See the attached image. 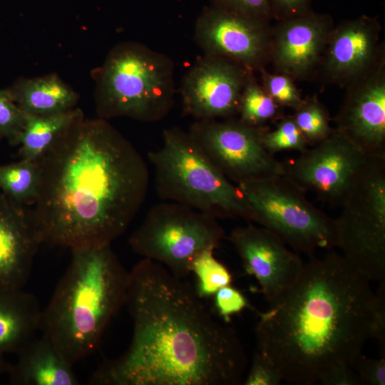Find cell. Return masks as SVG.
I'll use <instances>...</instances> for the list:
<instances>
[{
    "instance_id": "83f0119b",
    "label": "cell",
    "mask_w": 385,
    "mask_h": 385,
    "mask_svg": "<svg viewBox=\"0 0 385 385\" xmlns=\"http://www.w3.org/2000/svg\"><path fill=\"white\" fill-rule=\"evenodd\" d=\"M26 113L14 101L7 88L0 89V135L11 145H19Z\"/></svg>"
},
{
    "instance_id": "4dcf8cb0",
    "label": "cell",
    "mask_w": 385,
    "mask_h": 385,
    "mask_svg": "<svg viewBox=\"0 0 385 385\" xmlns=\"http://www.w3.org/2000/svg\"><path fill=\"white\" fill-rule=\"evenodd\" d=\"M283 381L277 368L262 354L257 351L245 380V385H279Z\"/></svg>"
},
{
    "instance_id": "9a60e30c",
    "label": "cell",
    "mask_w": 385,
    "mask_h": 385,
    "mask_svg": "<svg viewBox=\"0 0 385 385\" xmlns=\"http://www.w3.org/2000/svg\"><path fill=\"white\" fill-rule=\"evenodd\" d=\"M229 240L247 273L258 281L271 303L298 279L304 262L277 235L263 227L249 224L234 229Z\"/></svg>"
},
{
    "instance_id": "3957f363",
    "label": "cell",
    "mask_w": 385,
    "mask_h": 385,
    "mask_svg": "<svg viewBox=\"0 0 385 385\" xmlns=\"http://www.w3.org/2000/svg\"><path fill=\"white\" fill-rule=\"evenodd\" d=\"M375 299L370 281L343 255H309L297 281L259 314L257 351L283 381L315 384L327 367L361 353Z\"/></svg>"
},
{
    "instance_id": "7402d4cb",
    "label": "cell",
    "mask_w": 385,
    "mask_h": 385,
    "mask_svg": "<svg viewBox=\"0 0 385 385\" xmlns=\"http://www.w3.org/2000/svg\"><path fill=\"white\" fill-rule=\"evenodd\" d=\"M83 118V112L76 107L51 115L26 113L25 125L19 144L21 159L36 161L61 134Z\"/></svg>"
},
{
    "instance_id": "e575fe53",
    "label": "cell",
    "mask_w": 385,
    "mask_h": 385,
    "mask_svg": "<svg viewBox=\"0 0 385 385\" xmlns=\"http://www.w3.org/2000/svg\"><path fill=\"white\" fill-rule=\"evenodd\" d=\"M381 284L376 294L375 306L371 327V338L379 342L381 356L385 357V283Z\"/></svg>"
},
{
    "instance_id": "2e32d148",
    "label": "cell",
    "mask_w": 385,
    "mask_h": 385,
    "mask_svg": "<svg viewBox=\"0 0 385 385\" xmlns=\"http://www.w3.org/2000/svg\"><path fill=\"white\" fill-rule=\"evenodd\" d=\"M334 27L329 15L312 11L277 21L272 26L270 52L276 71L293 80L317 76Z\"/></svg>"
},
{
    "instance_id": "d6986e66",
    "label": "cell",
    "mask_w": 385,
    "mask_h": 385,
    "mask_svg": "<svg viewBox=\"0 0 385 385\" xmlns=\"http://www.w3.org/2000/svg\"><path fill=\"white\" fill-rule=\"evenodd\" d=\"M8 371L14 385H78L70 362L44 334L29 341L16 354Z\"/></svg>"
},
{
    "instance_id": "8fae6325",
    "label": "cell",
    "mask_w": 385,
    "mask_h": 385,
    "mask_svg": "<svg viewBox=\"0 0 385 385\" xmlns=\"http://www.w3.org/2000/svg\"><path fill=\"white\" fill-rule=\"evenodd\" d=\"M368 156L336 128L324 140L284 164V175L303 191H312L330 205L341 206Z\"/></svg>"
},
{
    "instance_id": "d4e9b609",
    "label": "cell",
    "mask_w": 385,
    "mask_h": 385,
    "mask_svg": "<svg viewBox=\"0 0 385 385\" xmlns=\"http://www.w3.org/2000/svg\"><path fill=\"white\" fill-rule=\"evenodd\" d=\"M292 116L309 146L322 141L334 130L327 108L316 96L302 99Z\"/></svg>"
},
{
    "instance_id": "836d02e7",
    "label": "cell",
    "mask_w": 385,
    "mask_h": 385,
    "mask_svg": "<svg viewBox=\"0 0 385 385\" xmlns=\"http://www.w3.org/2000/svg\"><path fill=\"white\" fill-rule=\"evenodd\" d=\"M317 382L323 385H361L357 374L347 362H337L327 367Z\"/></svg>"
},
{
    "instance_id": "f546056e",
    "label": "cell",
    "mask_w": 385,
    "mask_h": 385,
    "mask_svg": "<svg viewBox=\"0 0 385 385\" xmlns=\"http://www.w3.org/2000/svg\"><path fill=\"white\" fill-rule=\"evenodd\" d=\"M210 6L227 12L270 21V0H210Z\"/></svg>"
},
{
    "instance_id": "603a6c76",
    "label": "cell",
    "mask_w": 385,
    "mask_h": 385,
    "mask_svg": "<svg viewBox=\"0 0 385 385\" xmlns=\"http://www.w3.org/2000/svg\"><path fill=\"white\" fill-rule=\"evenodd\" d=\"M41 173L37 161H20L0 165V189L14 202L34 205L39 191Z\"/></svg>"
},
{
    "instance_id": "74e56055",
    "label": "cell",
    "mask_w": 385,
    "mask_h": 385,
    "mask_svg": "<svg viewBox=\"0 0 385 385\" xmlns=\"http://www.w3.org/2000/svg\"><path fill=\"white\" fill-rule=\"evenodd\" d=\"M1 139H3V138H2V137L1 136V135H0V141H1Z\"/></svg>"
},
{
    "instance_id": "ba28073f",
    "label": "cell",
    "mask_w": 385,
    "mask_h": 385,
    "mask_svg": "<svg viewBox=\"0 0 385 385\" xmlns=\"http://www.w3.org/2000/svg\"><path fill=\"white\" fill-rule=\"evenodd\" d=\"M334 219L337 247L370 282L385 279V158L371 159Z\"/></svg>"
},
{
    "instance_id": "ac0fdd59",
    "label": "cell",
    "mask_w": 385,
    "mask_h": 385,
    "mask_svg": "<svg viewBox=\"0 0 385 385\" xmlns=\"http://www.w3.org/2000/svg\"><path fill=\"white\" fill-rule=\"evenodd\" d=\"M43 243L33 208L0 193V292L22 289Z\"/></svg>"
},
{
    "instance_id": "7a4b0ae2",
    "label": "cell",
    "mask_w": 385,
    "mask_h": 385,
    "mask_svg": "<svg viewBox=\"0 0 385 385\" xmlns=\"http://www.w3.org/2000/svg\"><path fill=\"white\" fill-rule=\"evenodd\" d=\"M36 161L41 179L32 208L43 243L53 246L111 245L147 195L145 159L103 118L74 123Z\"/></svg>"
},
{
    "instance_id": "6da1fadb",
    "label": "cell",
    "mask_w": 385,
    "mask_h": 385,
    "mask_svg": "<svg viewBox=\"0 0 385 385\" xmlns=\"http://www.w3.org/2000/svg\"><path fill=\"white\" fill-rule=\"evenodd\" d=\"M127 350L92 374L93 385H239L247 361L233 328L217 321L195 287L143 258L130 272Z\"/></svg>"
},
{
    "instance_id": "4fadbf2b",
    "label": "cell",
    "mask_w": 385,
    "mask_h": 385,
    "mask_svg": "<svg viewBox=\"0 0 385 385\" xmlns=\"http://www.w3.org/2000/svg\"><path fill=\"white\" fill-rule=\"evenodd\" d=\"M252 71L228 58L205 54L183 76L180 88L183 111L196 120L230 118Z\"/></svg>"
},
{
    "instance_id": "e0dca14e",
    "label": "cell",
    "mask_w": 385,
    "mask_h": 385,
    "mask_svg": "<svg viewBox=\"0 0 385 385\" xmlns=\"http://www.w3.org/2000/svg\"><path fill=\"white\" fill-rule=\"evenodd\" d=\"M381 29L376 18L365 15L334 26L317 76L346 87L366 73L384 56Z\"/></svg>"
},
{
    "instance_id": "1f68e13d",
    "label": "cell",
    "mask_w": 385,
    "mask_h": 385,
    "mask_svg": "<svg viewBox=\"0 0 385 385\" xmlns=\"http://www.w3.org/2000/svg\"><path fill=\"white\" fill-rule=\"evenodd\" d=\"M349 364L357 374L361 384H385V357L371 359L360 353Z\"/></svg>"
},
{
    "instance_id": "4316f807",
    "label": "cell",
    "mask_w": 385,
    "mask_h": 385,
    "mask_svg": "<svg viewBox=\"0 0 385 385\" xmlns=\"http://www.w3.org/2000/svg\"><path fill=\"white\" fill-rule=\"evenodd\" d=\"M262 143L271 154L287 150L304 152L309 146L296 125L292 116L280 118L276 128L262 133Z\"/></svg>"
},
{
    "instance_id": "5b68a950",
    "label": "cell",
    "mask_w": 385,
    "mask_h": 385,
    "mask_svg": "<svg viewBox=\"0 0 385 385\" xmlns=\"http://www.w3.org/2000/svg\"><path fill=\"white\" fill-rule=\"evenodd\" d=\"M175 65L167 55L134 41L114 46L91 71L98 118L150 123L172 110Z\"/></svg>"
},
{
    "instance_id": "9c48e42d",
    "label": "cell",
    "mask_w": 385,
    "mask_h": 385,
    "mask_svg": "<svg viewBox=\"0 0 385 385\" xmlns=\"http://www.w3.org/2000/svg\"><path fill=\"white\" fill-rule=\"evenodd\" d=\"M217 219L188 206L169 201L154 205L129 237L134 252L157 262L185 279L195 257L215 250L225 236Z\"/></svg>"
},
{
    "instance_id": "d590c367",
    "label": "cell",
    "mask_w": 385,
    "mask_h": 385,
    "mask_svg": "<svg viewBox=\"0 0 385 385\" xmlns=\"http://www.w3.org/2000/svg\"><path fill=\"white\" fill-rule=\"evenodd\" d=\"M312 0H270L272 19L281 21L311 11Z\"/></svg>"
},
{
    "instance_id": "f1b7e54d",
    "label": "cell",
    "mask_w": 385,
    "mask_h": 385,
    "mask_svg": "<svg viewBox=\"0 0 385 385\" xmlns=\"http://www.w3.org/2000/svg\"><path fill=\"white\" fill-rule=\"evenodd\" d=\"M260 71L262 86L279 106L294 109L299 105L302 98L291 77L278 72L270 73L265 68Z\"/></svg>"
},
{
    "instance_id": "cb8c5ba5",
    "label": "cell",
    "mask_w": 385,
    "mask_h": 385,
    "mask_svg": "<svg viewBox=\"0 0 385 385\" xmlns=\"http://www.w3.org/2000/svg\"><path fill=\"white\" fill-rule=\"evenodd\" d=\"M250 71L241 93L238 112L239 120L254 126L281 117L280 107L260 85Z\"/></svg>"
},
{
    "instance_id": "30bf717a",
    "label": "cell",
    "mask_w": 385,
    "mask_h": 385,
    "mask_svg": "<svg viewBox=\"0 0 385 385\" xmlns=\"http://www.w3.org/2000/svg\"><path fill=\"white\" fill-rule=\"evenodd\" d=\"M264 126L230 118L196 120L188 133L211 163L237 185L284 175V164L262 143Z\"/></svg>"
},
{
    "instance_id": "d6a6232c",
    "label": "cell",
    "mask_w": 385,
    "mask_h": 385,
    "mask_svg": "<svg viewBox=\"0 0 385 385\" xmlns=\"http://www.w3.org/2000/svg\"><path fill=\"white\" fill-rule=\"evenodd\" d=\"M212 297L217 312L227 322L249 305L245 295L231 284L220 288Z\"/></svg>"
},
{
    "instance_id": "7c38bea8",
    "label": "cell",
    "mask_w": 385,
    "mask_h": 385,
    "mask_svg": "<svg viewBox=\"0 0 385 385\" xmlns=\"http://www.w3.org/2000/svg\"><path fill=\"white\" fill-rule=\"evenodd\" d=\"M194 34L205 54L228 58L250 71H260L270 61V21L209 6L199 14Z\"/></svg>"
},
{
    "instance_id": "5bb4252c",
    "label": "cell",
    "mask_w": 385,
    "mask_h": 385,
    "mask_svg": "<svg viewBox=\"0 0 385 385\" xmlns=\"http://www.w3.org/2000/svg\"><path fill=\"white\" fill-rule=\"evenodd\" d=\"M336 129L371 158H385V56L347 86Z\"/></svg>"
},
{
    "instance_id": "8d00e7d4",
    "label": "cell",
    "mask_w": 385,
    "mask_h": 385,
    "mask_svg": "<svg viewBox=\"0 0 385 385\" xmlns=\"http://www.w3.org/2000/svg\"><path fill=\"white\" fill-rule=\"evenodd\" d=\"M10 366L11 364L7 361L4 356H0V376L7 374Z\"/></svg>"
},
{
    "instance_id": "277c9868",
    "label": "cell",
    "mask_w": 385,
    "mask_h": 385,
    "mask_svg": "<svg viewBox=\"0 0 385 385\" xmlns=\"http://www.w3.org/2000/svg\"><path fill=\"white\" fill-rule=\"evenodd\" d=\"M71 260L46 307L40 330L73 364L98 346L125 305L130 272L111 245L71 249Z\"/></svg>"
},
{
    "instance_id": "44dd1931",
    "label": "cell",
    "mask_w": 385,
    "mask_h": 385,
    "mask_svg": "<svg viewBox=\"0 0 385 385\" xmlns=\"http://www.w3.org/2000/svg\"><path fill=\"white\" fill-rule=\"evenodd\" d=\"M14 101L27 114L51 115L76 108L78 94L56 73L18 78L6 88Z\"/></svg>"
},
{
    "instance_id": "484cf974",
    "label": "cell",
    "mask_w": 385,
    "mask_h": 385,
    "mask_svg": "<svg viewBox=\"0 0 385 385\" xmlns=\"http://www.w3.org/2000/svg\"><path fill=\"white\" fill-rule=\"evenodd\" d=\"M214 250L202 251L193 260L190 272L196 278L195 291L200 298L212 297L220 288L231 284L229 270L214 256Z\"/></svg>"
},
{
    "instance_id": "8992f818",
    "label": "cell",
    "mask_w": 385,
    "mask_h": 385,
    "mask_svg": "<svg viewBox=\"0 0 385 385\" xmlns=\"http://www.w3.org/2000/svg\"><path fill=\"white\" fill-rule=\"evenodd\" d=\"M158 196L217 219L250 221V207L237 185L206 157L188 132L178 128L163 130L160 148L150 151Z\"/></svg>"
},
{
    "instance_id": "ffe728a7",
    "label": "cell",
    "mask_w": 385,
    "mask_h": 385,
    "mask_svg": "<svg viewBox=\"0 0 385 385\" xmlns=\"http://www.w3.org/2000/svg\"><path fill=\"white\" fill-rule=\"evenodd\" d=\"M36 297L22 289L0 292V356L16 354L40 330Z\"/></svg>"
},
{
    "instance_id": "52a82bcc",
    "label": "cell",
    "mask_w": 385,
    "mask_h": 385,
    "mask_svg": "<svg viewBox=\"0 0 385 385\" xmlns=\"http://www.w3.org/2000/svg\"><path fill=\"white\" fill-rule=\"evenodd\" d=\"M250 221L270 230L294 251L312 255L337 247L334 219L312 205L285 175L237 185Z\"/></svg>"
}]
</instances>
